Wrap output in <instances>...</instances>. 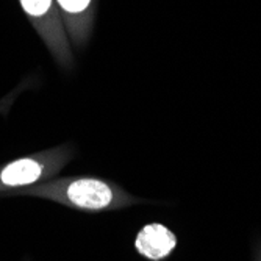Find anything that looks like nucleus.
I'll list each match as a JSON object with an SVG mask.
<instances>
[{
	"instance_id": "obj_1",
	"label": "nucleus",
	"mask_w": 261,
	"mask_h": 261,
	"mask_svg": "<svg viewBox=\"0 0 261 261\" xmlns=\"http://www.w3.org/2000/svg\"><path fill=\"white\" fill-rule=\"evenodd\" d=\"M17 196L50 200L83 213H107L146 203L117 183L91 175L50 178L23 189Z\"/></svg>"
},
{
	"instance_id": "obj_2",
	"label": "nucleus",
	"mask_w": 261,
	"mask_h": 261,
	"mask_svg": "<svg viewBox=\"0 0 261 261\" xmlns=\"http://www.w3.org/2000/svg\"><path fill=\"white\" fill-rule=\"evenodd\" d=\"M75 158L72 144H61L0 166V196H17L30 186L58 175Z\"/></svg>"
},
{
	"instance_id": "obj_3",
	"label": "nucleus",
	"mask_w": 261,
	"mask_h": 261,
	"mask_svg": "<svg viewBox=\"0 0 261 261\" xmlns=\"http://www.w3.org/2000/svg\"><path fill=\"white\" fill-rule=\"evenodd\" d=\"M177 247V236L166 225L153 222L142 227L135 238V250L149 261L168 258Z\"/></svg>"
},
{
	"instance_id": "obj_5",
	"label": "nucleus",
	"mask_w": 261,
	"mask_h": 261,
	"mask_svg": "<svg viewBox=\"0 0 261 261\" xmlns=\"http://www.w3.org/2000/svg\"><path fill=\"white\" fill-rule=\"evenodd\" d=\"M20 5L30 17L36 20H47L45 17L54 8V0H20Z\"/></svg>"
},
{
	"instance_id": "obj_4",
	"label": "nucleus",
	"mask_w": 261,
	"mask_h": 261,
	"mask_svg": "<svg viewBox=\"0 0 261 261\" xmlns=\"http://www.w3.org/2000/svg\"><path fill=\"white\" fill-rule=\"evenodd\" d=\"M60 8L64 11V14H67L69 17H72L74 23H80L83 16H86L91 10L92 0H57Z\"/></svg>"
}]
</instances>
